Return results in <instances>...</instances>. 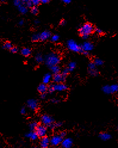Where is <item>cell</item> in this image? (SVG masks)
I'll list each match as a JSON object with an SVG mask.
<instances>
[{
  "label": "cell",
  "mask_w": 118,
  "mask_h": 148,
  "mask_svg": "<svg viewBox=\"0 0 118 148\" xmlns=\"http://www.w3.org/2000/svg\"><path fill=\"white\" fill-rule=\"evenodd\" d=\"M45 64L50 68L57 65L59 63L60 59L59 56L57 54L50 53L47 55L45 57Z\"/></svg>",
  "instance_id": "cell-1"
},
{
  "label": "cell",
  "mask_w": 118,
  "mask_h": 148,
  "mask_svg": "<svg viewBox=\"0 0 118 148\" xmlns=\"http://www.w3.org/2000/svg\"><path fill=\"white\" fill-rule=\"evenodd\" d=\"M93 29L94 28L92 25L87 23L81 27V28L79 29V33L82 36H84V35H88L89 36V35L92 32Z\"/></svg>",
  "instance_id": "cell-2"
},
{
  "label": "cell",
  "mask_w": 118,
  "mask_h": 148,
  "mask_svg": "<svg viewBox=\"0 0 118 148\" xmlns=\"http://www.w3.org/2000/svg\"><path fill=\"white\" fill-rule=\"evenodd\" d=\"M67 47L69 50L74 52H83L82 48L72 40H69L67 41Z\"/></svg>",
  "instance_id": "cell-3"
},
{
  "label": "cell",
  "mask_w": 118,
  "mask_h": 148,
  "mask_svg": "<svg viewBox=\"0 0 118 148\" xmlns=\"http://www.w3.org/2000/svg\"><path fill=\"white\" fill-rule=\"evenodd\" d=\"M63 138L60 134L53 136L50 139V145L53 146H57L62 143Z\"/></svg>",
  "instance_id": "cell-4"
},
{
  "label": "cell",
  "mask_w": 118,
  "mask_h": 148,
  "mask_svg": "<svg viewBox=\"0 0 118 148\" xmlns=\"http://www.w3.org/2000/svg\"><path fill=\"white\" fill-rule=\"evenodd\" d=\"M41 122L42 124L45 125V126H49L50 127L54 122V119L53 117L48 115H44L41 118Z\"/></svg>",
  "instance_id": "cell-5"
},
{
  "label": "cell",
  "mask_w": 118,
  "mask_h": 148,
  "mask_svg": "<svg viewBox=\"0 0 118 148\" xmlns=\"http://www.w3.org/2000/svg\"><path fill=\"white\" fill-rule=\"evenodd\" d=\"M35 131L36 132V133H37V134L39 137L42 138L43 137L46 136V134H47V128L45 125H38Z\"/></svg>",
  "instance_id": "cell-6"
},
{
  "label": "cell",
  "mask_w": 118,
  "mask_h": 148,
  "mask_svg": "<svg viewBox=\"0 0 118 148\" xmlns=\"http://www.w3.org/2000/svg\"><path fill=\"white\" fill-rule=\"evenodd\" d=\"M38 102L35 99H29L27 101L28 107L32 111H36L38 107Z\"/></svg>",
  "instance_id": "cell-7"
},
{
  "label": "cell",
  "mask_w": 118,
  "mask_h": 148,
  "mask_svg": "<svg viewBox=\"0 0 118 148\" xmlns=\"http://www.w3.org/2000/svg\"><path fill=\"white\" fill-rule=\"evenodd\" d=\"M62 146L63 148H71L73 146V140L71 138H66L62 141Z\"/></svg>",
  "instance_id": "cell-8"
},
{
  "label": "cell",
  "mask_w": 118,
  "mask_h": 148,
  "mask_svg": "<svg viewBox=\"0 0 118 148\" xmlns=\"http://www.w3.org/2000/svg\"><path fill=\"white\" fill-rule=\"evenodd\" d=\"M97 66L95 65L94 63H90L88 65V70L89 73L92 76H97L98 75V70L96 69Z\"/></svg>",
  "instance_id": "cell-9"
},
{
  "label": "cell",
  "mask_w": 118,
  "mask_h": 148,
  "mask_svg": "<svg viewBox=\"0 0 118 148\" xmlns=\"http://www.w3.org/2000/svg\"><path fill=\"white\" fill-rule=\"evenodd\" d=\"M50 143V139L47 136L41 138L40 142V146L41 148H47Z\"/></svg>",
  "instance_id": "cell-10"
},
{
  "label": "cell",
  "mask_w": 118,
  "mask_h": 148,
  "mask_svg": "<svg viewBox=\"0 0 118 148\" xmlns=\"http://www.w3.org/2000/svg\"><path fill=\"white\" fill-rule=\"evenodd\" d=\"M66 77H64L62 74H54L53 76V81L56 83V84L57 83H62V82H64L65 81Z\"/></svg>",
  "instance_id": "cell-11"
},
{
  "label": "cell",
  "mask_w": 118,
  "mask_h": 148,
  "mask_svg": "<svg viewBox=\"0 0 118 148\" xmlns=\"http://www.w3.org/2000/svg\"><path fill=\"white\" fill-rule=\"evenodd\" d=\"M54 90L57 91H65L67 89L66 85L63 84V83H57L54 85Z\"/></svg>",
  "instance_id": "cell-12"
},
{
  "label": "cell",
  "mask_w": 118,
  "mask_h": 148,
  "mask_svg": "<svg viewBox=\"0 0 118 148\" xmlns=\"http://www.w3.org/2000/svg\"><path fill=\"white\" fill-rule=\"evenodd\" d=\"M81 48L83 50V52L84 51H88H88H91V50L93 49V45L90 42H85L82 44Z\"/></svg>",
  "instance_id": "cell-13"
},
{
  "label": "cell",
  "mask_w": 118,
  "mask_h": 148,
  "mask_svg": "<svg viewBox=\"0 0 118 148\" xmlns=\"http://www.w3.org/2000/svg\"><path fill=\"white\" fill-rule=\"evenodd\" d=\"M25 136L28 138H29V139L32 140H36L38 139V137H39L36 132L34 131H31L29 132V133H26L25 134Z\"/></svg>",
  "instance_id": "cell-14"
},
{
  "label": "cell",
  "mask_w": 118,
  "mask_h": 148,
  "mask_svg": "<svg viewBox=\"0 0 118 148\" xmlns=\"http://www.w3.org/2000/svg\"><path fill=\"white\" fill-rule=\"evenodd\" d=\"M50 32L48 30H45L40 34V40L42 41H45V40L49 38V37H50Z\"/></svg>",
  "instance_id": "cell-15"
},
{
  "label": "cell",
  "mask_w": 118,
  "mask_h": 148,
  "mask_svg": "<svg viewBox=\"0 0 118 148\" xmlns=\"http://www.w3.org/2000/svg\"><path fill=\"white\" fill-rule=\"evenodd\" d=\"M38 91L40 93H46L47 91H48V87L45 84H41L38 87Z\"/></svg>",
  "instance_id": "cell-16"
},
{
  "label": "cell",
  "mask_w": 118,
  "mask_h": 148,
  "mask_svg": "<svg viewBox=\"0 0 118 148\" xmlns=\"http://www.w3.org/2000/svg\"><path fill=\"white\" fill-rule=\"evenodd\" d=\"M99 137L103 141H107L111 138V135L107 133H101L99 134Z\"/></svg>",
  "instance_id": "cell-17"
},
{
  "label": "cell",
  "mask_w": 118,
  "mask_h": 148,
  "mask_svg": "<svg viewBox=\"0 0 118 148\" xmlns=\"http://www.w3.org/2000/svg\"><path fill=\"white\" fill-rule=\"evenodd\" d=\"M51 75L50 74L48 73V74H46L44 75L43 78V83L44 84H47L50 83L51 80Z\"/></svg>",
  "instance_id": "cell-18"
},
{
  "label": "cell",
  "mask_w": 118,
  "mask_h": 148,
  "mask_svg": "<svg viewBox=\"0 0 118 148\" xmlns=\"http://www.w3.org/2000/svg\"><path fill=\"white\" fill-rule=\"evenodd\" d=\"M21 53L23 56H25V57H28L30 54L31 53V51L29 48H24L22 50Z\"/></svg>",
  "instance_id": "cell-19"
},
{
  "label": "cell",
  "mask_w": 118,
  "mask_h": 148,
  "mask_svg": "<svg viewBox=\"0 0 118 148\" xmlns=\"http://www.w3.org/2000/svg\"><path fill=\"white\" fill-rule=\"evenodd\" d=\"M18 8H19V12H20L22 14H26L28 12V9L25 6H23V4H20V6H18Z\"/></svg>",
  "instance_id": "cell-20"
},
{
  "label": "cell",
  "mask_w": 118,
  "mask_h": 148,
  "mask_svg": "<svg viewBox=\"0 0 118 148\" xmlns=\"http://www.w3.org/2000/svg\"><path fill=\"white\" fill-rule=\"evenodd\" d=\"M51 69L52 72H53L54 74H59L60 71V67L57 65H56L51 67Z\"/></svg>",
  "instance_id": "cell-21"
},
{
  "label": "cell",
  "mask_w": 118,
  "mask_h": 148,
  "mask_svg": "<svg viewBox=\"0 0 118 148\" xmlns=\"http://www.w3.org/2000/svg\"><path fill=\"white\" fill-rule=\"evenodd\" d=\"M38 126V124L36 122H32L29 124V128L30 130L31 131H35L36 130V128Z\"/></svg>",
  "instance_id": "cell-22"
},
{
  "label": "cell",
  "mask_w": 118,
  "mask_h": 148,
  "mask_svg": "<svg viewBox=\"0 0 118 148\" xmlns=\"http://www.w3.org/2000/svg\"><path fill=\"white\" fill-rule=\"evenodd\" d=\"M103 92L106 94H111V90H110V85H105L102 89Z\"/></svg>",
  "instance_id": "cell-23"
},
{
  "label": "cell",
  "mask_w": 118,
  "mask_h": 148,
  "mask_svg": "<svg viewBox=\"0 0 118 148\" xmlns=\"http://www.w3.org/2000/svg\"><path fill=\"white\" fill-rule=\"evenodd\" d=\"M110 90H111V94L118 92V84H113V85H110Z\"/></svg>",
  "instance_id": "cell-24"
},
{
  "label": "cell",
  "mask_w": 118,
  "mask_h": 148,
  "mask_svg": "<svg viewBox=\"0 0 118 148\" xmlns=\"http://www.w3.org/2000/svg\"><path fill=\"white\" fill-rule=\"evenodd\" d=\"M62 125H63V123H62V122H58V123H54V124L53 123V124H52L50 127L51 129L53 130L55 128H57V127H61Z\"/></svg>",
  "instance_id": "cell-25"
},
{
  "label": "cell",
  "mask_w": 118,
  "mask_h": 148,
  "mask_svg": "<svg viewBox=\"0 0 118 148\" xmlns=\"http://www.w3.org/2000/svg\"><path fill=\"white\" fill-rule=\"evenodd\" d=\"M35 60H36V61L38 63H41V62H42V61H43L44 59L42 55H41V54H38L36 56V57H35Z\"/></svg>",
  "instance_id": "cell-26"
},
{
  "label": "cell",
  "mask_w": 118,
  "mask_h": 148,
  "mask_svg": "<svg viewBox=\"0 0 118 148\" xmlns=\"http://www.w3.org/2000/svg\"><path fill=\"white\" fill-rule=\"evenodd\" d=\"M76 68V63L73 62H72L70 63H69V69L70 71H73V69Z\"/></svg>",
  "instance_id": "cell-27"
},
{
  "label": "cell",
  "mask_w": 118,
  "mask_h": 148,
  "mask_svg": "<svg viewBox=\"0 0 118 148\" xmlns=\"http://www.w3.org/2000/svg\"><path fill=\"white\" fill-rule=\"evenodd\" d=\"M3 48H6V49H7V50H11L12 48L11 44L9 42H5V44L3 46Z\"/></svg>",
  "instance_id": "cell-28"
},
{
  "label": "cell",
  "mask_w": 118,
  "mask_h": 148,
  "mask_svg": "<svg viewBox=\"0 0 118 148\" xmlns=\"http://www.w3.org/2000/svg\"><path fill=\"white\" fill-rule=\"evenodd\" d=\"M94 63L95 65H96V66H101L103 64V62L100 59H96L94 60Z\"/></svg>",
  "instance_id": "cell-29"
},
{
  "label": "cell",
  "mask_w": 118,
  "mask_h": 148,
  "mask_svg": "<svg viewBox=\"0 0 118 148\" xmlns=\"http://www.w3.org/2000/svg\"><path fill=\"white\" fill-rule=\"evenodd\" d=\"M40 39V35L39 34H34L32 37V40L34 41H37Z\"/></svg>",
  "instance_id": "cell-30"
},
{
  "label": "cell",
  "mask_w": 118,
  "mask_h": 148,
  "mask_svg": "<svg viewBox=\"0 0 118 148\" xmlns=\"http://www.w3.org/2000/svg\"><path fill=\"white\" fill-rule=\"evenodd\" d=\"M69 71H69V68H65V69L63 70V71H62V74L63 75L64 77H66L67 75L68 74H69Z\"/></svg>",
  "instance_id": "cell-31"
},
{
  "label": "cell",
  "mask_w": 118,
  "mask_h": 148,
  "mask_svg": "<svg viewBox=\"0 0 118 148\" xmlns=\"http://www.w3.org/2000/svg\"><path fill=\"white\" fill-rule=\"evenodd\" d=\"M48 92L50 93H53L54 91H55V90H54V87L53 84L50 85L48 87Z\"/></svg>",
  "instance_id": "cell-32"
},
{
  "label": "cell",
  "mask_w": 118,
  "mask_h": 148,
  "mask_svg": "<svg viewBox=\"0 0 118 148\" xmlns=\"http://www.w3.org/2000/svg\"><path fill=\"white\" fill-rule=\"evenodd\" d=\"M31 12L32 14H36L38 13V10L37 7L36 6H34V7H32L31 8Z\"/></svg>",
  "instance_id": "cell-33"
},
{
  "label": "cell",
  "mask_w": 118,
  "mask_h": 148,
  "mask_svg": "<svg viewBox=\"0 0 118 148\" xmlns=\"http://www.w3.org/2000/svg\"><path fill=\"white\" fill-rule=\"evenodd\" d=\"M30 1H31V2H32L33 6H38L39 4H40V2H41V0H30Z\"/></svg>",
  "instance_id": "cell-34"
},
{
  "label": "cell",
  "mask_w": 118,
  "mask_h": 148,
  "mask_svg": "<svg viewBox=\"0 0 118 148\" xmlns=\"http://www.w3.org/2000/svg\"><path fill=\"white\" fill-rule=\"evenodd\" d=\"M59 38V36H58L57 35H54L52 36L51 41H53V42H56V41H58Z\"/></svg>",
  "instance_id": "cell-35"
},
{
  "label": "cell",
  "mask_w": 118,
  "mask_h": 148,
  "mask_svg": "<svg viewBox=\"0 0 118 148\" xmlns=\"http://www.w3.org/2000/svg\"><path fill=\"white\" fill-rule=\"evenodd\" d=\"M14 4L15 6H19L21 4V1L20 0H14Z\"/></svg>",
  "instance_id": "cell-36"
},
{
  "label": "cell",
  "mask_w": 118,
  "mask_h": 148,
  "mask_svg": "<svg viewBox=\"0 0 118 148\" xmlns=\"http://www.w3.org/2000/svg\"><path fill=\"white\" fill-rule=\"evenodd\" d=\"M26 108L24 107H23L22 108H21V110H20V113L22 115H25V114H26Z\"/></svg>",
  "instance_id": "cell-37"
},
{
  "label": "cell",
  "mask_w": 118,
  "mask_h": 148,
  "mask_svg": "<svg viewBox=\"0 0 118 148\" xmlns=\"http://www.w3.org/2000/svg\"><path fill=\"white\" fill-rule=\"evenodd\" d=\"M11 50V52L13 53H17L18 51V49L16 48V47H12Z\"/></svg>",
  "instance_id": "cell-38"
},
{
  "label": "cell",
  "mask_w": 118,
  "mask_h": 148,
  "mask_svg": "<svg viewBox=\"0 0 118 148\" xmlns=\"http://www.w3.org/2000/svg\"><path fill=\"white\" fill-rule=\"evenodd\" d=\"M51 102L53 103H57L59 102V100H58V99H51Z\"/></svg>",
  "instance_id": "cell-39"
},
{
  "label": "cell",
  "mask_w": 118,
  "mask_h": 148,
  "mask_svg": "<svg viewBox=\"0 0 118 148\" xmlns=\"http://www.w3.org/2000/svg\"><path fill=\"white\" fill-rule=\"evenodd\" d=\"M26 5H27V6L28 7H31L32 6H33V4H32V2H31V1H29L28 2H26Z\"/></svg>",
  "instance_id": "cell-40"
},
{
  "label": "cell",
  "mask_w": 118,
  "mask_h": 148,
  "mask_svg": "<svg viewBox=\"0 0 118 148\" xmlns=\"http://www.w3.org/2000/svg\"><path fill=\"white\" fill-rule=\"evenodd\" d=\"M96 32H97V34H103V31H102V30H101L100 29H98V28H97V29H96Z\"/></svg>",
  "instance_id": "cell-41"
},
{
  "label": "cell",
  "mask_w": 118,
  "mask_h": 148,
  "mask_svg": "<svg viewBox=\"0 0 118 148\" xmlns=\"http://www.w3.org/2000/svg\"><path fill=\"white\" fill-rule=\"evenodd\" d=\"M46 96H47V94L46 93H42L41 94V98L42 99H45L46 98Z\"/></svg>",
  "instance_id": "cell-42"
},
{
  "label": "cell",
  "mask_w": 118,
  "mask_h": 148,
  "mask_svg": "<svg viewBox=\"0 0 118 148\" xmlns=\"http://www.w3.org/2000/svg\"><path fill=\"white\" fill-rule=\"evenodd\" d=\"M60 135L62 137L64 138V137H65V136H66V133H65V132H64V131H62V132H61L60 133Z\"/></svg>",
  "instance_id": "cell-43"
},
{
  "label": "cell",
  "mask_w": 118,
  "mask_h": 148,
  "mask_svg": "<svg viewBox=\"0 0 118 148\" xmlns=\"http://www.w3.org/2000/svg\"><path fill=\"white\" fill-rule=\"evenodd\" d=\"M50 0H41V2L43 4H47L48 3Z\"/></svg>",
  "instance_id": "cell-44"
},
{
  "label": "cell",
  "mask_w": 118,
  "mask_h": 148,
  "mask_svg": "<svg viewBox=\"0 0 118 148\" xmlns=\"http://www.w3.org/2000/svg\"><path fill=\"white\" fill-rule=\"evenodd\" d=\"M65 24H66V22H65V20H61L60 23V25H62V26L64 25H65Z\"/></svg>",
  "instance_id": "cell-45"
},
{
  "label": "cell",
  "mask_w": 118,
  "mask_h": 148,
  "mask_svg": "<svg viewBox=\"0 0 118 148\" xmlns=\"http://www.w3.org/2000/svg\"><path fill=\"white\" fill-rule=\"evenodd\" d=\"M62 1L64 2V3H66V4H69V3H70L71 0H62Z\"/></svg>",
  "instance_id": "cell-46"
},
{
  "label": "cell",
  "mask_w": 118,
  "mask_h": 148,
  "mask_svg": "<svg viewBox=\"0 0 118 148\" xmlns=\"http://www.w3.org/2000/svg\"><path fill=\"white\" fill-rule=\"evenodd\" d=\"M23 22H23V20H20V21L19 22V25H22L23 24Z\"/></svg>",
  "instance_id": "cell-47"
},
{
  "label": "cell",
  "mask_w": 118,
  "mask_h": 148,
  "mask_svg": "<svg viewBox=\"0 0 118 148\" xmlns=\"http://www.w3.org/2000/svg\"><path fill=\"white\" fill-rule=\"evenodd\" d=\"M83 53H84V54L86 55V56H88V55L89 54V53H88V51H84Z\"/></svg>",
  "instance_id": "cell-48"
},
{
  "label": "cell",
  "mask_w": 118,
  "mask_h": 148,
  "mask_svg": "<svg viewBox=\"0 0 118 148\" xmlns=\"http://www.w3.org/2000/svg\"><path fill=\"white\" fill-rule=\"evenodd\" d=\"M82 38L84 39H87L88 38V35H84V36H82Z\"/></svg>",
  "instance_id": "cell-49"
},
{
  "label": "cell",
  "mask_w": 118,
  "mask_h": 148,
  "mask_svg": "<svg viewBox=\"0 0 118 148\" xmlns=\"http://www.w3.org/2000/svg\"><path fill=\"white\" fill-rule=\"evenodd\" d=\"M29 1H30V0H22V1L23 2H28Z\"/></svg>",
  "instance_id": "cell-50"
},
{
  "label": "cell",
  "mask_w": 118,
  "mask_h": 148,
  "mask_svg": "<svg viewBox=\"0 0 118 148\" xmlns=\"http://www.w3.org/2000/svg\"><path fill=\"white\" fill-rule=\"evenodd\" d=\"M35 24H38V23H39V21H38V20H35Z\"/></svg>",
  "instance_id": "cell-51"
},
{
  "label": "cell",
  "mask_w": 118,
  "mask_h": 148,
  "mask_svg": "<svg viewBox=\"0 0 118 148\" xmlns=\"http://www.w3.org/2000/svg\"><path fill=\"white\" fill-rule=\"evenodd\" d=\"M36 148V147H33V148Z\"/></svg>",
  "instance_id": "cell-52"
},
{
  "label": "cell",
  "mask_w": 118,
  "mask_h": 148,
  "mask_svg": "<svg viewBox=\"0 0 118 148\" xmlns=\"http://www.w3.org/2000/svg\"></svg>",
  "instance_id": "cell-53"
}]
</instances>
